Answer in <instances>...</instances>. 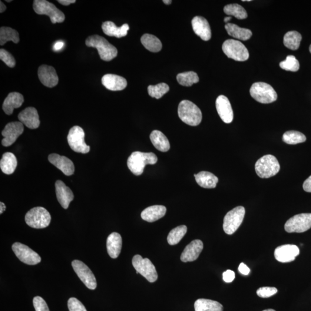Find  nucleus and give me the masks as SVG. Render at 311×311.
I'll list each match as a JSON object with an SVG mask.
<instances>
[{
  "label": "nucleus",
  "mask_w": 311,
  "mask_h": 311,
  "mask_svg": "<svg viewBox=\"0 0 311 311\" xmlns=\"http://www.w3.org/2000/svg\"><path fill=\"white\" fill-rule=\"evenodd\" d=\"M102 82L108 90L112 91L123 90L128 85L127 81L125 78L113 74H107L103 76Z\"/></svg>",
  "instance_id": "b1692460"
},
{
  "label": "nucleus",
  "mask_w": 311,
  "mask_h": 311,
  "mask_svg": "<svg viewBox=\"0 0 311 311\" xmlns=\"http://www.w3.org/2000/svg\"><path fill=\"white\" fill-rule=\"evenodd\" d=\"M0 205H1V206H0V214H1L5 210L6 206L4 203H2V202L0 203Z\"/></svg>",
  "instance_id": "5fc2aeb1"
},
{
  "label": "nucleus",
  "mask_w": 311,
  "mask_h": 311,
  "mask_svg": "<svg viewBox=\"0 0 311 311\" xmlns=\"http://www.w3.org/2000/svg\"><path fill=\"white\" fill-rule=\"evenodd\" d=\"M141 42L144 47L151 52H157L162 49L160 39L153 35L144 34L141 38Z\"/></svg>",
  "instance_id": "72a5a7b5"
},
{
  "label": "nucleus",
  "mask_w": 311,
  "mask_h": 311,
  "mask_svg": "<svg viewBox=\"0 0 311 311\" xmlns=\"http://www.w3.org/2000/svg\"><path fill=\"white\" fill-rule=\"evenodd\" d=\"M187 231V228L186 226H180L175 228L171 230L167 237L168 244L174 246L180 242L182 239Z\"/></svg>",
  "instance_id": "e433bc0d"
},
{
  "label": "nucleus",
  "mask_w": 311,
  "mask_h": 311,
  "mask_svg": "<svg viewBox=\"0 0 311 311\" xmlns=\"http://www.w3.org/2000/svg\"><path fill=\"white\" fill-rule=\"evenodd\" d=\"M122 246V237L120 234L113 233L107 239V252L111 258H117L121 253Z\"/></svg>",
  "instance_id": "bb28decb"
},
{
  "label": "nucleus",
  "mask_w": 311,
  "mask_h": 311,
  "mask_svg": "<svg viewBox=\"0 0 311 311\" xmlns=\"http://www.w3.org/2000/svg\"><path fill=\"white\" fill-rule=\"evenodd\" d=\"M33 9L36 14L48 16L52 24L61 23L65 21L64 13L53 4L46 0H35L33 4Z\"/></svg>",
  "instance_id": "0eeeda50"
},
{
  "label": "nucleus",
  "mask_w": 311,
  "mask_h": 311,
  "mask_svg": "<svg viewBox=\"0 0 311 311\" xmlns=\"http://www.w3.org/2000/svg\"><path fill=\"white\" fill-rule=\"evenodd\" d=\"M150 140L157 150L166 152L170 150V144L168 138L161 131L154 130L150 135Z\"/></svg>",
  "instance_id": "c756f323"
},
{
  "label": "nucleus",
  "mask_w": 311,
  "mask_h": 311,
  "mask_svg": "<svg viewBox=\"0 0 311 311\" xmlns=\"http://www.w3.org/2000/svg\"><path fill=\"white\" fill-rule=\"evenodd\" d=\"M232 19V18L231 17H226V18L224 19V22L226 23H227L229 21H230V20Z\"/></svg>",
  "instance_id": "4d7b16f0"
},
{
  "label": "nucleus",
  "mask_w": 311,
  "mask_h": 311,
  "mask_svg": "<svg viewBox=\"0 0 311 311\" xmlns=\"http://www.w3.org/2000/svg\"><path fill=\"white\" fill-rule=\"evenodd\" d=\"M25 99L23 96L19 92H11L6 97L3 103L2 109L5 113L11 115L15 108L22 106Z\"/></svg>",
  "instance_id": "393cba45"
},
{
  "label": "nucleus",
  "mask_w": 311,
  "mask_h": 311,
  "mask_svg": "<svg viewBox=\"0 0 311 311\" xmlns=\"http://www.w3.org/2000/svg\"><path fill=\"white\" fill-rule=\"evenodd\" d=\"M68 306L69 311H87L83 304L75 297L69 299Z\"/></svg>",
  "instance_id": "c03bdc74"
},
{
  "label": "nucleus",
  "mask_w": 311,
  "mask_h": 311,
  "mask_svg": "<svg viewBox=\"0 0 311 311\" xmlns=\"http://www.w3.org/2000/svg\"><path fill=\"white\" fill-rule=\"evenodd\" d=\"M18 161L14 154L6 152L2 155L0 161L1 170L5 174L11 175L14 173L17 167Z\"/></svg>",
  "instance_id": "2f4dec72"
},
{
  "label": "nucleus",
  "mask_w": 311,
  "mask_h": 311,
  "mask_svg": "<svg viewBox=\"0 0 311 311\" xmlns=\"http://www.w3.org/2000/svg\"><path fill=\"white\" fill-rule=\"evenodd\" d=\"M33 304L36 311H50L47 303L40 296H36L34 298Z\"/></svg>",
  "instance_id": "49530a36"
},
{
  "label": "nucleus",
  "mask_w": 311,
  "mask_h": 311,
  "mask_svg": "<svg viewBox=\"0 0 311 311\" xmlns=\"http://www.w3.org/2000/svg\"><path fill=\"white\" fill-rule=\"evenodd\" d=\"M250 95L260 104H269L277 101V94L269 84L263 82H256L251 86Z\"/></svg>",
  "instance_id": "39448f33"
},
{
  "label": "nucleus",
  "mask_w": 311,
  "mask_h": 311,
  "mask_svg": "<svg viewBox=\"0 0 311 311\" xmlns=\"http://www.w3.org/2000/svg\"><path fill=\"white\" fill-rule=\"evenodd\" d=\"M225 14L233 16L238 19L242 20L247 18V13L245 9L239 4L227 5L224 8Z\"/></svg>",
  "instance_id": "ea45409f"
},
{
  "label": "nucleus",
  "mask_w": 311,
  "mask_h": 311,
  "mask_svg": "<svg viewBox=\"0 0 311 311\" xmlns=\"http://www.w3.org/2000/svg\"><path fill=\"white\" fill-rule=\"evenodd\" d=\"M56 195L61 207L67 209L69 204L74 199V195L72 190L61 181H57L55 184Z\"/></svg>",
  "instance_id": "412c9836"
},
{
  "label": "nucleus",
  "mask_w": 311,
  "mask_h": 311,
  "mask_svg": "<svg viewBox=\"0 0 311 311\" xmlns=\"http://www.w3.org/2000/svg\"><path fill=\"white\" fill-rule=\"evenodd\" d=\"M169 90V86L165 83H160L156 85H150L148 87V94L150 97L157 99L163 97Z\"/></svg>",
  "instance_id": "a19ab883"
},
{
  "label": "nucleus",
  "mask_w": 311,
  "mask_h": 311,
  "mask_svg": "<svg viewBox=\"0 0 311 311\" xmlns=\"http://www.w3.org/2000/svg\"><path fill=\"white\" fill-rule=\"evenodd\" d=\"M132 264L137 271V274L146 279L149 282L154 283L157 280L158 275L154 264L148 258H143L140 255L135 256Z\"/></svg>",
  "instance_id": "1a4fd4ad"
},
{
  "label": "nucleus",
  "mask_w": 311,
  "mask_h": 311,
  "mask_svg": "<svg viewBox=\"0 0 311 311\" xmlns=\"http://www.w3.org/2000/svg\"><path fill=\"white\" fill-rule=\"evenodd\" d=\"M225 28H226L228 34L241 41L249 40L253 35L252 32L250 29L240 28L239 26L233 24V23H227L225 26Z\"/></svg>",
  "instance_id": "7c9ffc66"
},
{
  "label": "nucleus",
  "mask_w": 311,
  "mask_h": 311,
  "mask_svg": "<svg viewBox=\"0 0 311 311\" xmlns=\"http://www.w3.org/2000/svg\"><path fill=\"white\" fill-rule=\"evenodd\" d=\"M192 27L196 35L205 41L210 40L211 32L210 25L206 19L201 16H196L192 20Z\"/></svg>",
  "instance_id": "5701e85b"
},
{
  "label": "nucleus",
  "mask_w": 311,
  "mask_h": 311,
  "mask_svg": "<svg viewBox=\"0 0 311 311\" xmlns=\"http://www.w3.org/2000/svg\"><path fill=\"white\" fill-rule=\"evenodd\" d=\"M24 131V126L21 122H9L2 131L3 146H11Z\"/></svg>",
  "instance_id": "2eb2a0df"
},
{
  "label": "nucleus",
  "mask_w": 311,
  "mask_h": 311,
  "mask_svg": "<svg viewBox=\"0 0 311 311\" xmlns=\"http://www.w3.org/2000/svg\"><path fill=\"white\" fill-rule=\"evenodd\" d=\"M280 66L287 71L297 72L300 69L299 62L293 55L287 56L285 60L280 62Z\"/></svg>",
  "instance_id": "79ce46f5"
},
{
  "label": "nucleus",
  "mask_w": 311,
  "mask_h": 311,
  "mask_svg": "<svg viewBox=\"0 0 311 311\" xmlns=\"http://www.w3.org/2000/svg\"><path fill=\"white\" fill-rule=\"evenodd\" d=\"M255 168L258 177L261 178H269L279 173L280 165L275 156L267 155L258 160Z\"/></svg>",
  "instance_id": "20e7f679"
},
{
  "label": "nucleus",
  "mask_w": 311,
  "mask_h": 311,
  "mask_svg": "<svg viewBox=\"0 0 311 311\" xmlns=\"http://www.w3.org/2000/svg\"><path fill=\"white\" fill-rule=\"evenodd\" d=\"M178 112L181 120L192 127L200 125L203 119L199 107L189 101H181L179 104Z\"/></svg>",
  "instance_id": "7ed1b4c3"
},
{
  "label": "nucleus",
  "mask_w": 311,
  "mask_h": 311,
  "mask_svg": "<svg viewBox=\"0 0 311 311\" xmlns=\"http://www.w3.org/2000/svg\"><path fill=\"white\" fill-rule=\"evenodd\" d=\"M157 157L154 153H144L134 152L128 158V166L129 170L135 175H141L148 164L154 165L157 163Z\"/></svg>",
  "instance_id": "f03ea898"
},
{
  "label": "nucleus",
  "mask_w": 311,
  "mask_h": 311,
  "mask_svg": "<svg viewBox=\"0 0 311 311\" xmlns=\"http://www.w3.org/2000/svg\"><path fill=\"white\" fill-rule=\"evenodd\" d=\"M311 228V213L295 215L285 224V230L288 233H303Z\"/></svg>",
  "instance_id": "f8f14e48"
},
{
  "label": "nucleus",
  "mask_w": 311,
  "mask_h": 311,
  "mask_svg": "<svg viewBox=\"0 0 311 311\" xmlns=\"http://www.w3.org/2000/svg\"><path fill=\"white\" fill-rule=\"evenodd\" d=\"M239 270L241 274H242L243 275L245 276L249 275L250 273V269H249V267L244 263H240L239 266Z\"/></svg>",
  "instance_id": "09e8293b"
},
{
  "label": "nucleus",
  "mask_w": 311,
  "mask_h": 311,
  "mask_svg": "<svg viewBox=\"0 0 311 311\" xmlns=\"http://www.w3.org/2000/svg\"><path fill=\"white\" fill-rule=\"evenodd\" d=\"M245 208L237 207L228 212L224 218L223 230L227 234H233L240 227L244 220Z\"/></svg>",
  "instance_id": "9d476101"
},
{
  "label": "nucleus",
  "mask_w": 311,
  "mask_h": 311,
  "mask_svg": "<svg viewBox=\"0 0 311 311\" xmlns=\"http://www.w3.org/2000/svg\"><path fill=\"white\" fill-rule=\"evenodd\" d=\"M58 2L63 5L68 6L71 4H74L76 1L75 0H58Z\"/></svg>",
  "instance_id": "603ef678"
},
{
  "label": "nucleus",
  "mask_w": 311,
  "mask_h": 311,
  "mask_svg": "<svg viewBox=\"0 0 311 311\" xmlns=\"http://www.w3.org/2000/svg\"><path fill=\"white\" fill-rule=\"evenodd\" d=\"M224 54L237 61H245L249 58V52L242 43L234 39H228L222 46Z\"/></svg>",
  "instance_id": "6e6552de"
},
{
  "label": "nucleus",
  "mask_w": 311,
  "mask_h": 311,
  "mask_svg": "<svg viewBox=\"0 0 311 311\" xmlns=\"http://www.w3.org/2000/svg\"><path fill=\"white\" fill-rule=\"evenodd\" d=\"M167 209L162 205H154L146 208L142 211L141 216L142 219L149 223H153L160 219L165 216Z\"/></svg>",
  "instance_id": "a878e982"
},
{
  "label": "nucleus",
  "mask_w": 311,
  "mask_h": 311,
  "mask_svg": "<svg viewBox=\"0 0 311 311\" xmlns=\"http://www.w3.org/2000/svg\"><path fill=\"white\" fill-rule=\"evenodd\" d=\"M303 187L304 191L311 193V175L304 181Z\"/></svg>",
  "instance_id": "8fccbe9b"
},
{
  "label": "nucleus",
  "mask_w": 311,
  "mask_h": 311,
  "mask_svg": "<svg viewBox=\"0 0 311 311\" xmlns=\"http://www.w3.org/2000/svg\"><path fill=\"white\" fill-rule=\"evenodd\" d=\"M68 142L71 148L78 153L87 154L90 147L85 142V133L81 127L75 126L70 129L68 135Z\"/></svg>",
  "instance_id": "9b49d317"
},
{
  "label": "nucleus",
  "mask_w": 311,
  "mask_h": 311,
  "mask_svg": "<svg viewBox=\"0 0 311 311\" xmlns=\"http://www.w3.org/2000/svg\"><path fill=\"white\" fill-rule=\"evenodd\" d=\"M9 41H12L16 44H18L20 41L18 32L11 27H1L0 28V45H4Z\"/></svg>",
  "instance_id": "f704fd0d"
},
{
  "label": "nucleus",
  "mask_w": 311,
  "mask_h": 311,
  "mask_svg": "<svg viewBox=\"0 0 311 311\" xmlns=\"http://www.w3.org/2000/svg\"><path fill=\"white\" fill-rule=\"evenodd\" d=\"M12 249L16 256L24 263L35 265L41 262V257L25 244L16 242L12 245Z\"/></svg>",
  "instance_id": "ddd939ff"
},
{
  "label": "nucleus",
  "mask_w": 311,
  "mask_h": 311,
  "mask_svg": "<svg viewBox=\"0 0 311 311\" xmlns=\"http://www.w3.org/2000/svg\"><path fill=\"white\" fill-rule=\"evenodd\" d=\"M302 36L295 31L287 32L284 36V44L287 48L296 51L299 48Z\"/></svg>",
  "instance_id": "c9c22d12"
},
{
  "label": "nucleus",
  "mask_w": 311,
  "mask_h": 311,
  "mask_svg": "<svg viewBox=\"0 0 311 311\" xmlns=\"http://www.w3.org/2000/svg\"><path fill=\"white\" fill-rule=\"evenodd\" d=\"M216 106L218 115L226 124H230L233 120V112L229 99L220 95L216 99Z\"/></svg>",
  "instance_id": "a211bd4d"
},
{
  "label": "nucleus",
  "mask_w": 311,
  "mask_h": 311,
  "mask_svg": "<svg viewBox=\"0 0 311 311\" xmlns=\"http://www.w3.org/2000/svg\"><path fill=\"white\" fill-rule=\"evenodd\" d=\"M6 2H11L12 1H7V0H6Z\"/></svg>",
  "instance_id": "052dcab7"
},
{
  "label": "nucleus",
  "mask_w": 311,
  "mask_h": 311,
  "mask_svg": "<svg viewBox=\"0 0 311 311\" xmlns=\"http://www.w3.org/2000/svg\"><path fill=\"white\" fill-rule=\"evenodd\" d=\"M163 2L166 5H170L171 4L172 1H171V0H164Z\"/></svg>",
  "instance_id": "6e6d98bb"
},
{
  "label": "nucleus",
  "mask_w": 311,
  "mask_h": 311,
  "mask_svg": "<svg viewBox=\"0 0 311 311\" xmlns=\"http://www.w3.org/2000/svg\"><path fill=\"white\" fill-rule=\"evenodd\" d=\"M177 81L181 85L185 87H190L194 84L199 82V78L194 72L181 73L177 75Z\"/></svg>",
  "instance_id": "58836bf2"
},
{
  "label": "nucleus",
  "mask_w": 311,
  "mask_h": 311,
  "mask_svg": "<svg viewBox=\"0 0 311 311\" xmlns=\"http://www.w3.org/2000/svg\"><path fill=\"white\" fill-rule=\"evenodd\" d=\"M102 28L105 35L120 38L128 35L129 26L128 24H125L121 27H117L114 23L107 21L103 23Z\"/></svg>",
  "instance_id": "cd10ccee"
},
{
  "label": "nucleus",
  "mask_w": 311,
  "mask_h": 311,
  "mask_svg": "<svg viewBox=\"0 0 311 311\" xmlns=\"http://www.w3.org/2000/svg\"><path fill=\"white\" fill-rule=\"evenodd\" d=\"M278 292L276 287H262L257 291L258 296L262 298H268L274 295Z\"/></svg>",
  "instance_id": "a18cd8bd"
},
{
  "label": "nucleus",
  "mask_w": 311,
  "mask_h": 311,
  "mask_svg": "<svg viewBox=\"0 0 311 311\" xmlns=\"http://www.w3.org/2000/svg\"><path fill=\"white\" fill-rule=\"evenodd\" d=\"M300 254L299 247L295 245L286 244L276 248L274 257L280 262L287 263L295 260Z\"/></svg>",
  "instance_id": "dca6fc26"
},
{
  "label": "nucleus",
  "mask_w": 311,
  "mask_h": 311,
  "mask_svg": "<svg viewBox=\"0 0 311 311\" xmlns=\"http://www.w3.org/2000/svg\"><path fill=\"white\" fill-rule=\"evenodd\" d=\"M85 45L88 47L97 49L101 58L105 61H110L118 55L117 48L100 35L89 36L86 39Z\"/></svg>",
  "instance_id": "f257e3e1"
},
{
  "label": "nucleus",
  "mask_w": 311,
  "mask_h": 311,
  "mask_svg": "<svg viewBox=\"0 0 311 311\" xmlns=\"http://www.w3.org/2000/svg\"><path fill=\"white\" fill-rule=\"evenodd\" d=\"M204 244L200 240H194L187 245L183 253H181V259L183 262H193L199 257L203 251Z\"/></svg>",
  "instance_id": "aec40b11"
},
{
  "label": "nucleus",
  "mask_w": 311,
  "mask_h": 311,
  "mask_svg": "<svg viewBox=\"0 0 311 311\" xmlns=\"http://www.w3.org/2000/svg\"><path fill=\"white\" fill-rule=\"evenodd\" d=\"M263 311H276L273 309H268V310H264Z\"/></svg>",
  "instance_id": "13d9d810"
},
{
  "label": "nucleus",
  "mask_w": 311,
  "mask_h": 311,
  "mask_svg": "<svg viewBox=\"0 0 311 311\" xmlns=\"http://www.w3.org/2000/svg\"><path fill=\"white\" fill-rule=\"evenodd\" d=\"M72 266L79 279L88 289L94 290L97 288V280L94 274L85 263L80 260H75L72 262Z\"/></svg>",
  "instance_id": "4468645a"
},
{
  "label": "nucleus",
  "mask_w": 311,
  "mask_h": 311,
  "mask_svg": "<svg viewBox=\"0 0 311 311\" xmlns=\"http://www.w3.org/2000/svg\"><path fill=\"white\" fill-rule=\"evenodd\" d=\"M6 9V5L1 1H0V13L4 12Z\"/></svg>",
  "instance_id": "864d4df0"
},
{
  "label": "nucleus",
  "mask_w": 311,
  "mask_h": 311,
  "mask_svg": "<svg viewBox=\"0 0 311 311\" xmlns=\"http://www.w3.org/2000/svg\"><path fill=\"white\" fill-rule=\"evenodd\" d=\"M64 42L59 41L55 43V44L53 46V50L55 52H58L60 51L63 47H64Z\"/></svg>",
  "instance_id": "3c124183"
},
{
  "label": "nucleus",
  "mask_w": 311,
  "mask_h": 311,
  "mask_svg": "<svg viewBox=\"0 0 311 311\" xmlns=\"http://www.w3.org/2000/svg\"><path fill=\"white\" fill-rule=\"evenodd\" d=\"M223 278L225 282L227 283H232L235 279V273L233 271L228 270L223 273Z\"/></svg>",
  "instance_id": "de8ad7c7"
},
{
  "label": "nucleus",
  "mask_w": 311,
  "mask_h": 311,
  "mask_svg": "<svg viewBox=\"0 0 311 311\" xmlns=\"http://www.w3.org/2000/svg\"><path fill=\"white\" fill-rule=\"evenodd\" d=\"M306 135L297 131H287L283 135V140L286 144L296 145L306 141Z\"/></svg>",
  "instance_id": "4c0bfd02"
},
{
  "label": "nucleus",
  "mask_w": 311,
  "mask_h": 311,
  "mask_svg": "<svg viewBox=\"0 0 311 311\" xmlns=\"http://www.w3.org/2000/svg\"><path fill=\"white\" fill-rule=\"evenodd\" d=\"M48 159L52 164L61 170L67 176L74 174L75 165L74 163L67 157L56 154H52L49 156Z\"/></svg>",
  "instance_id": "6ab92c4d"
},
{
  "label": "nucleus",
  "mask_w": 311,
  "mask_h": 311,
  "mask_svg": "<svg viewBox=\"0 0 311 311\" xmlns=\"http://www.w3.org/2000/svg\"><path fill=\"white\" fill-rule=\"evenodd\" d=\"M0 59L9 68H14L16 65L15 59L11 53L5 49L0 50Z\"/></svg>",
  "instance_id": "37998d69"
},
{
  "label": "nucleus",
  "mask_w": 311,
  "mask_h": 311,
  "mask_svg": "<svg viewBox=\"0 0 311 311\" xmlns=\"http://www.w3.org/2000/svg\"><path fill=\"white\" fill-rule=\"evenodd\" d=\"M197 183L201 187L205 188H214L216 187L218 179L209 172L201 171L197 174H194Z\"/></svg>",
  "instance_id": "c85d7f7f"
},
{
  "label": "nucleus",
  "mask_w": 311,
  "mask_h": 311,
  "mask_svg": "<svg viewBox=\"0 0 311 311\" xmlns=\"http://www.w3.org/2000/svg\"><path fill=\"white\" fill-rule=\"evenodd\" d=\"M20 122L29 129H37L40 125L39 115L36 109L28 107L25 109L18 115Z\"/></svg>",
  "instance_id": "4be33fe9"
},
{
  "label": "nucleus",
  "mask_w": 311,
  "mask_h": 311,
  "mask_svg": "<svg viewBox=\"0 0 311 311\" xmlns=\"http://www.w3.org/2000/svg\"><path fill=\"white\" fill-rule=\"evenodd\" d=\"M195 311H223L222 304L209 299H198L194 304Z\"/></svg>",
  "instance_id": "473e14b6"
},
{
  "label": "nucleus",
  "mask_w": 311,
  "mask_h": 311,
  "mask_svg": "<svg viewBox=\"0 0 311 311\" xmlns=\"http://www.w3.org/2000/svg\"><path fill=\"white\" fill-rule=\"evenodd\" d=\"M310 52L311 53V45L310 46Z\"/></svg>",
  "instance_id": "bf43d9fd"
},
{
  "label": "nucleus",
  "mask_w": 311,
  "mask_h": 311,
  "mask_svg": "<svg viewBox=\"0 0 311 311\" xmlns=\"http://www.w3.org/2000/svg\"><path fill=\"white\" fill-rule=\"evenodd\" d=\"M38 78L42 84L49 88L54 87L58 83L57 72L51 66L41 65L38 69Z\"/></svg>",
  "instance_id": "f3484780"
},
{
  "label": "nucleus",
  "mask_w": 311,
  "mask_h": 311,
  "mask_svg": "<svg viewBox=\"0 0 311 311\" xmlns=\"http://www.w3.org/2000/svg\"><path fill=\"white\" fill-rule=\"evenodd\" d=\"M25 221L28 226L35 229L48 227L51 221V214L43 207H35L26 214Z\"/></svg>",
  "instance_id": "423d86ee"
}]
</instances>
